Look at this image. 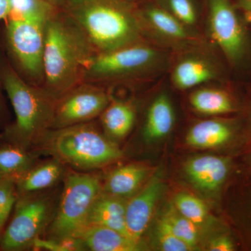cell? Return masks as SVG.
I'll use <instances>...</instances> for the list:
<instances>
[{
	"label": "cell",
	"instance_id": "6da1fadb",
	"mask_svg": "<svg viewBox=\"0 0 251 251\" xmlns=\"http://www.w3.org/2000/svg\"><path fill=\"white\" fill-rule=\"evenodd\" d=\"M61 6L96 52L140 42L139 15L129 0H65Z\"/></svg>",
	"mask_w": 251,
	"mask_h": 251
},
{
	"label": "cell",
	"instance_id": "7a4b0ae2",
	"mask_svg": "<svg viewBox=\"0 0 251 251\" xmlns=\"http://www.w3.org/2000/svg\"><path fill=\"white\" fill-rule=\"evenodd\" d=\"M95 52L75 23L56 12L46 26L44 88L57 99L82 83L86 66Z\"/></svg>",
	"mask_w": 251,
	"mask_h": 251
},
{
	"label": "cell",
	"instance_id": "3957f363",
	"mask_svg": "<svg viewBox=\"0 0 251 251\" xmlns=\"http://www.w3.org/2000/svg\"><path fill=\"white\" fill-rule=\"evenodd\" d=\"M3 88L15 113V121L6 126L3 142L27 150H37L52 130L56 99L44 88L29 85L9 65L1 70Z\"/></svg>",
	"mask_w": 251,
	"mask_h": 251
},
{
	"label": "cell",
	"instance_id": "277c9868",
	"mask_svg": "<svg viewBox=\"0 0 251 251\" xmlns=\"http://www.w3.org/2000/svg\"><path fill=\"white\" fill-rule=\"evenodd\" d=\"M67 168L97 172L121 160L124 152L94 121L51 130L38 148Z\"/></svg>",
	"mask_w": 251,
	"mask_h": 251
},
{
	"label": "cell",
	"instance_id": "5b68a950",
	"mask_svg": "<svg viewBox=\"0 0 251 251\" xmlns=\"http://www.w3.org/2000/svg\"><path fill=\"white\" fill-rule=\"evenodd\" d=\"M101 192L100 174L67 168L55 214L43 237L52 240L77 238L85 228L92 204Z\"/></svg>",
	"mask_w": 251,
	"mask_h": 251
},
{
	"label": "cell",
	"instance_id": "8992f818",
	"mask_svg": "<svg viewBox=\"0 0 251 251\" xmlns=\"http://www.w3.org/2000/svg\"><path fill=\"white\" fill-rule=\"evenodd\" d=\"M18 197L14 214L0 239V249L28 250L36 239L43 237L53 219L61 188Z\"/></svg>",
	"mask_w": 251,
	"mask_h": 251
},
{
	"label": "cell",
	"instance_id": "52a82bcc",
	"mask_svg": "<svg viewBox=\"0 0 251 251\" xmlns=\"http://www.w3.org/2000/svg\"><path fill=\"white\" fill-rule=\"evenodd\" d=\"M161 60L158 50L140 42L95 52L86 66L82 82L95 84L137 76L155 69Z\"/></svg>",
	"mask_w": 251,
	"mask_h": 251
},
{
	"label": "cell",
	"instance_id": "ba28073f",
	"mask_svg": "<svg viewBox=\"0 0 251 251\" xmlns=\"http://www.w3.org/2000/svg\"><path fill=\"white\" fill-rule=\"evenodd\" d=\"M50 18H7L6 39L10 50L23 72L32 78H44L46 26Z\"/></svg>",
	"mask_w": 251,
	"mask_h": 251
},
{
	"label": "cell",
	"instance_id": "9c48e42d",
	"mask_svg": "<svg viewBox=\"0 0 251 251\" xmlns=\"http://www.w3.org/2000/svg\"><path fill=\"white\" fill-rule=\"evenodd\" d=\"M211 37L228 62L237 65L247 53V31L232 0H207Z\"/></svg>",
	"mask_w": 251,
	"mask_h": 251
},
{
	"label": "cell",
	"instance_id": "30bf717a",
	"mask_svg": "<svg viewBox=\"0 0 251 251\" xmlns=\"http://www.w3.org/2000/svg\"><path fill=\"white\" fill-rule=\"evenodd\" d=\"M111 99L95 84L82 82L56 100L52 130L94 121Z\"/></svg>",
	"mask_w": 251,
	"mask_h": 251
},
{
	"label": "cell",
	"instance_id": "8fae6325",
	"mask_svg": "<svg viewBox=\"0 0 251 251\" xmlns=\"http://www.w3.org/2000/svg\"><path fill=\"white\" fill-rule=\"evenodd\" d=\"M163 181L153 176L133 196L128 198L126 206V224L128 235L141 242L142 237L152 219L157 203L163 192Z\"/></svg>",
	"mask_w": 251,
	"mask_h": 251
},
{
	"label": "cell",
	"instance_id": "7c38bea8",
	"mask_svg": "<svg viewBox=\"0 0 251 251\" xmlns=\"http://www.w3.org/2000/svg\"><path fill=\"white\" fill-rule=\"evenodd\" d=\"M184 174L189 182L205 193L217 192L227 179L229 162L225 157L203 155L185 163Z\"/></svg>",
	"mask_w": 251,
	"mask_h": 251
},
{
	"label": "cell",
	"instance_id": "4fadbf2b",
	"mask_svg": "<svg viewBox=\"0 0 251 251\" xmlns=\"http://www.w3.org/2000/svg\"><path fill=\"white\" fill-rule=\"evenodd\" d=\"M67 170V166L53 157L39 160L16 179L18 197L43 192L59 186Z\"/></svg>",
	"mask_w": 251,
	"mask_h": 251
},
{
	"label": "cell",
	"instance_id": "5bb4252c",
	"mask_svg": "<svg viewBox=\"0 0 251 251\" xmlns=\"http://www.w3.org/2000/svg\"><path fill=\"white\" fill-rule=\"evenodd\" d=\"M150 168L141 163H127L101 176L102 192L128 200L148 181Z\"/></svg>",
	"mask_w": 251,
	"mask_h": 251
},
{
	"label": "cell",
	"instance_id": "9a60e30c",
	"mask_svg": "<svg viewBox=\"0 0 251 251\" xmlns=\"http://www.w3.org/2000/svg\"><path fill=\"white\" fill-rule=\"evenodd\" d=\"M86 250L92 251H138L143 250L142 242L102 226H87L79 234Z\"/></svg>",
	"mask_w": 251,
	"mask_h": 251
},
{
	"label": "cell",
	"instance_id": "2e32d148",
	"mask_svg": "<svg viewBox=\"0 0 251 251\" xmlns=\"http://www.w3.org/2000/svg\"><path fill=\"white\" fill-rule=\"evenodd\" d=\"M126 201L123 198L100 193L91 207L86 226L108 227L129 237L126 224Z\"/></svg>",
	"mask_w": 251,
	"mask_h": 251
},
{
	"label": "cell",
	"instance_id": "e0dca14e",
	"mask_svg": "<svg viewBox=\"0 0 251 251\" xmlns=\"http://www.w3.org/2000/svg\"><path fill=\"white\" fill-rule=\"evenodd\" d=\"M233 126L221 120H207L198 122L188 130L186 143L188 146L201 150L221 148L233 137Z\"/></svg>",
	"mask_w": 251,
	"mask_h": 251
},
{
	"label": "cell",
	"instance_id": "ac0fdd59",
	"mask_svg": "<svg viewBox=\"0 0 251 251\" xmlns=\"http://www.w3.org/2000/svg\"><path fill=\"white\" fill-rule=\"evenodd\" d=\"M99 119L104 133L117 143L126 138L133 129L136 113L134 106L129 102L110 100Z\"/></svg>",
	"mask_w": 251,
	"mask_h": 251
},
{
	"label": "cell",
	"instance_id": "d6986e66",
	"mask_svg": "<svg viewBox=\"0 0 251 251\" xmlns=\"http://www.w3.org/2000/svg\"><path fill=\"white\" fill-rule=\"evenodd\" d=\"M138 15L140 24L145 23L151 30L167 40L183 43L191 38L188 27L160 5L147 6Z\"/></svg>",
	"mask_w": 251,
	"mask_h": 251
},
{
	"label": "cell",
	"instance_id": "ffe728a7",
	"mask_svg": "<svg viewBox=\"0 0 251 251\" xmlns=\"http://www.w3.org/2000/svg\"><path fill=\"white\" fill-rule=\"evenodd\" d=\"M175 112L169 97L165 94L153 100L147 114L143 137L148 142L156 141L171 133L175 125Z\"/></svg>",
	"mask_w": 251,
	"mask_h": 251
},
{
	"label": "cell",
	"instance_id": "44dd1931",
	"mask_svg": "<svg viewBox=\"0 0 251 251\" xmlns=\"http://www.w3.org/2000/svg\"><path fill=\"white\" fill-rule=\"evenodd\" d=\"M215 66L205 59L189 57L180 61L173 73V82L180 90H187L215 79Z\"/></svg>",
	"mask_w": 251,
	"mask_h": 251
},
{
	"label": "cell",
	"instance_id": "7402d4cb",
	"mask_svg": "<svg viewBox=\"0 0 251 251\" xmlns=\"http://www.w3.org/2000/svg\"><path fill=\"white\" fill-rule=\"evenodd\" d=\"M41 154L38 150L3 142L0 145V179H18L40 160Z\"/></svg>",
	"mask_w": 251,
	"mask_h": 251
},
{
	"label": "cell",
	"instance_id": "603a6c76",
	"mask_svg": "<svg viewBox=\"0 0 251 251\" xmlns=\"http://www.w3.org/2000/svg\"><path fill=\"white\" fill-rule=\"evenodd\" d=\"M190 103L196 111L205 115H221L237 110L233 99L226 91L216 88H201L190 97Z\"/></svg>",
	"mask_w": 251,
	"mask_h": 251
},
{
	"label": "cell",
	"instance_id": "cb8c5ba5",
	"mask_svg": "<svg viewBox=\"0 0 251 251\" xmlns=\"http://www.w3.org/2000/svg\"><path fill=\"white\" fill-rule=\"evenodd\" d=\"M163 216L176 237L191 248V250L198 249L200 240L198 226L179 214L175 206L169 208Z\"/></svg>",
	"mask_w": 251,
	"mask_h": 251
},
{
	"label": "cell",
	"instance_id": "d4e9b609",
	"mask_svg": "<svg viewBox=\"0 0 251 251\" xmlns=\"http://www.w3.org/2000/svg\"><path fill=\"white\" fill-rule=\"evenodd\" d=\"M174 206L179 214L198 227L205 224L209 217V211L205 203L190 193H177L174 198Z\"/></svg>",
	"mask_w": 251,
	"mask_h": 251
},
{
	"label": "cell",
	"instance_id": "484cf974",
	"mask_svg": "<svg viewBox=\"0 0 251 251\" xmlns=\"http://www.w3.org/2000/svg\"><path fill=\"white\" fill-rule=\"evenodd\" d=\"M18 198L16 179H0V239Z\"/></svg>",
	"mask_w": 251,
	"mask_h": 251
},
{
	"label": "cell",
	"instance_id": "4316f807",
	"mask_svg": "<svg viewBox=\"0 0 251 251\" xmlns=\"http://www.w3.org/2000/svg\"><path fill=\"white\" fill-rule=\"evenodd\" d=\"M158 5L187 27L197 23L198 11L194 0H158Z\"/></svg>",
	"mask_w": 251,
	"mask_h": 251
},
{
	"label": "cell",
	"instance_id": "83f0119b",
	"mask_svg": "<svg viewBox=\"0 0 251 251\" xmlns=\"http://www.w3.org/2000/svg\"><path fill=\"white\" fill-rule=\"evenodd\" d=\"M157 242L163 251H191V248L175 236L164 216L158 221L156 229Z\"/></svg>",
	"mask_w": 251,
	"mask_h": 251
},
{
	"label": "cell",
	"instance_id": "f1b7e54d",
	"mask_svg": "<svg viewBox=\"0 0 251 251\" xmlns=\"http://www.w3.org/2000/svg\"><path fill=\"white\" fill-rule=\"evenodd\" d=\"M31 249L34 250L50 251H85L83 243L78 238H69L61 240H52L41 237L36 239Z\"/></svg>",
	"mask_w": 251,
	"mask_h": 251
},
{
	"label": "cell",
	"instance_id": "f546056e",
	"mask_svg": "<svg viewBox=\"0 0 251 251\" xmlns=\"http://www.w3.org/2000/svg\"><path fill=\"white\" fill-rule=\"evenodd\" d=\"M235 249L233 242L229 236L221 234L214 238L208 244L210 251H233Z\"/></svg>",
	"mask_w": 251,
	"mask_h": 251
},
{
	"label": "cell",
	"instance_id": "4dcf8cb0",
	"mask_svg": "<svg viewBox=\"0 0 251 251\" xmlns=\"http://www.w3.org/2000/svg\"><path fill=\"white\" fill-rule=\"evenodd\" d=\"M11 8V0H0V20L7 19Z\"/></svg>",
	"mask_w": 251,
	"mask_h": 251
},
{
	"label": "cell",
	"instance_id": "1f68e13d",
	"mask_svg": "<svg viewBox=\"0 0 251 251\" xmlns=\"http://www.w3.org/2000/svg\"><path fill=\"white\" fill-rule=\"evenodd\" d=\"M1 86L2 85V81H1V72H0V126L3 125L5 122V118L6 116V105H5L4 98H3L2 93H1Z\"/></svg>",
	"mask_w": 251,
	"mask_h": 251
},
{
	"label": "cell",
	"instance_id": "d6a6232c",
	"mask_svg": "<svg viewBox=\"0 0 251 251\" xmlns=\"http://www.w3.org/2000/svg\"><path fill=\"white\" fill-rule=\"evenodd\" d=\"M236 6L238 9L251 15V0H237Z\"/></svg>",
	"mask_w": 251,
	"mask_h": 251
},
{
	"label": "cell",
	"instance_id": "836d02e7",
	"mask_svg": "<svg viewBox=\"0 0 251 251\" xmlns=\"http://www.w3.org/2000/svg\"><path fill=\"white\" fill-rule=\"evenodd\" d=\"M46 1H49L50 3L53 4L56 7H59V6H62L65 0H46Z\"/></svg>",
	"mask_w": 251,
	"mask_h": 251
},
{
	"label": "cell",
	"instance_id": "e575fe53",
	"mask_svg": "<svg viewBox=\"0 0 251 251\" xmlns=\"http://www.w3.org/2000/svg\"><path fill=\"white\" fill-rule=\"evenodd\" d=\"M249 211H250V213H249V214H250V218H251V201H250V208H249Z\"/></svg>",
	"mask_w": 251,
	"mask_h": 251
}]
</instances>
